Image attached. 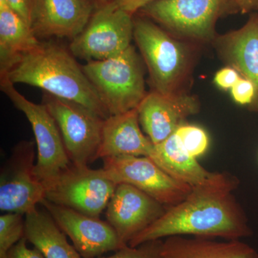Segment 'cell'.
Instances as JSON below:
<instances>
[{"instance_id":"6da1fadb","label":"cell","mask_w":258,"mask_h":258,"mask_svg":"<svg viewBox=\"0 0 258 258\" xmlns=\"http://www.w3.org/2000/svg\"><path fill=\"white\" fill-rule=\"evenodd\" d=\"M238 178L225 184L192 188L181 203L166 208L164 215L129 242L137 247L171 236L240 240L252 235L245 212L234 197Z\"/></svg>"},{"instance_id":"7a4b0ae2","label":"cell","mask_w":258,"mask_h":258,"mask_svg":"<svg viewBox=\"0 0 258 258\" xmlns=\"http://www.w3.org/2000/svg\"><path fill=\"white\" fill-rule=\"evenodd\" d=\"M13 84L23 83L45 93L76 102L102 118L110 116L98 93L71 51L52 41H40L0 76Z\"/></svg>"},{"instance_id":"3957f363","label":"cell","mask_w":258,"mask_h":258,"mask_svg":"<svg viewBox=\"0 0 258 258\" xmlns=\"http://www.w3.org/2000/svg\"><path fill=\"white\" fill-rule=\"evenodd\" d=\"M134 39L147 64L153 91L166 96L187 93L192 46L150 19L134 20Z\"/></svg>"},{"instance_id":"277c9868","label":"cell","mask_w":258,"mask_h":258,"mask_svg":"<svg viewBox=\"0 0 258 258\" xmlns=\"http://www.w3.org/2000/svg\"><path fill=\"white\" fill-rule=\"evenodd\" d=\"M82 69L110 115L136 109L147 96L143 64L132 45L111 58L86 62Z\"/></svg>"},{"instance_id":"5b68a950","label":"cell","mask_w":258,"mask_h":258,"mask_svg":"<svg viewBox=\"0 0 258 258\" xmlns=\"http://www.w3.org/2000/svg\"><path fill=\"white\" fill-rule=\"evenodd\" d=\"M141 11L176 37L209 42L217 37V20L238 9L236 0H155Z\"/></svg>"},{"instance_id":"8992f818","label":"cell","mask_w":258,"mask_h":258,"mask_svg":"<svg viewBox=\"0 0 258 258\" xmlns=\"http://www.w3.org/2000/svg\"><path fill=\"white\" fill-rule=\"evenodd\" d=\"M117 184L103 168L74 165L45 184V200L88 216L100 217L114 193Z\"/></svg>"},{"instance_id":"52a82bcc","label":"cell","mask_w":258,"mask_h":258,"mask_svg":"<svg viewBox=\"0 0 258 258\" xmlns=\"http://www.w3.org/2000/svg\"><path fill=\"white\" fill-rule=\"evenodd\" d=\"M133 38V15L108 1L101 3L86 28L71 40L69 50L86 62L106 60L127 50Z\"/></svg>"},{"instance_id":"ba28073f","label":"cell","mask_w":258,"mask_h":258,"mask_svg":"<svg viewBox=\"0 0 258 258\" xmlns=\"http://www.w3.org/2000/svg\"><path fill=\"white\" fill-rule=\"evenodd\" d=\"M0 88L31 124L37 147L35 173L45 186L71 164L57 123L44 103L29 101L9 80L1 78Z\"/></svg>"},{"instance_id":"9c48e42d","label":"cell","mask_w":258,"mask_h":258,"mask_svg":"<svg viewBox=\"0 0 258 258\" xmlns=\"http://www.w3.org/2000/svg\"><path fill=\"white\" fill-rule=\"evenodd\" d=\"M42 103L57 123L71 162L88 166L96 161L104 118L80 103L45 92Z\"/></svg>"},{"instance_id":"30bf717a","label":"cell","mask_w":258,"mask_h":258,"mask_svg":"<svg viewBox=\"0 0 258 258\" xmlns=\"http://www.w3.org/2000/svg\"><path fill=\"white\" fill-rule=\"evenodd\" d=\"M35 144L23 141L15 146L2 168L0 210L25 215L45 200V185L35 173Z\"/></svg>"},{"instance_id":"8fae6325","label":"cell","mask_w":258,"mask_h":258,"mask_svg":"<svg viewBox=\"0 0 258 258\" xmlns=\"http://www.w3.org/2000/svg\"><path fill=\"white\" fill-rule=\"evenodd\" d=\"M103 169L116 184H128L147 194L164 206H174L192 187L171 177L148 157L121 156L103 159Z\"/></svg>"},{"instance_id":"7c38bea8","label":"cell","mask_w":258,"mask_h":258,"mask_svg":"<svg viewBox=\"0 0 258 258\" xmlns=\"http://www.w3.org/2000/svg\"><path fill=\"white\" fill-rule=\"evenodd\" d=\"M43 205L57 225L69 236L83 258H97L123 248L125 244L108 222L45 200Z\"/></svg>"},{"instance_id":"4fadbf2b","label":"cell","mask_w":258,"mask_h":258,"mask_svg":"<svg viewBox=\"0 0 258 258\" xmlns=\"http://www.w3.org/2000/svg\"><path fill=\"white\" fill-rule=\"evenodd\" d=\"M167 207L128 184H117L106 209L107 222L125 244L164 215Z\"/></svg>"},{"instance_id":"5bb4252c","label":"cell","mask_w":258,"mask_h":258,"mask_svg":"<svg viewBox=\"0 0 258 258\" xmlns=\"http://www.w3.org/2000/svg\"><path fill=\"white\" fill-rule=\"evenodd\" d=\"M139 123L154 144L165 140L184 120L200 109L198 98L188 94L166 96L152 91L147 93L138 108Z\"/></svg>"},{"instance_id":"9a60e30c","label":"cell","mask_w":258,"mask_h":258,"mask_svg":"<svg viewBox=\"0 0 258 258\" xmlns=\"http://www.w3.org/2000/svg\"><path fill=\"white\" fill-rule=\"evenodd\" d=\"M149 158L171 177L192 188L225 184L237 179L230 173L210 172L205 169L186 152L175 133L154 144Z\"/></svg>"},{"instance_id":"2e32d148","label":"cell","mask_w":258,"mask_h":258,"mask_svg":"<svg viewBox=\"0 0 258 258\" xmlns=\"http://www.w3.org/2000/svg\"><path fill=\"white\" fill-rule=\"evenodd\" d=\"M212 42L222 60L253 83L255 97L249 108L258 113V15H252L238 30L217 36Z\"/></svg>"},{"instance_id":"e0dca14e","label":"cell","mask_w":258,"mask_h":258,"mask_svg":"<svg viewBox=\"0 0 258 258\" xmlns=\"http://www.w3.org/2000/svg\"><path fill=\"white\" fill-rule=\"evenodd\" d=\"M93 14L90 0H42L32 30L38 38L72 40L86 28Z\"/></svg>"},{"instance_id":"ac0fdd59","label":"cell","mask_w":258,"mask_h":258,"mask_svg":"<svg viewBox=\"0 0 258 258\" xmlns=\"http://www.w3.org/2000/svg\"><path fill=\"white\" fill-rule=\"evenodd\" d=\"M139 124L137 108L106 118L96 160L121 156L150 157L154 144L142 133Z\"/></svg>"},{"instance_id":"d6986e66","label":"cell","mask_w":258,"mask_h":258,"mask_svg":"<svg viewBox=\"0 0 258 258\" xmlns=\"http://www.w3.org/2000/svg\"><path fill=\"white\" fill-rule=\"evenodd\" d=\"M161 258H258V252L240 240L221 241L189 236L163 240Z\"/></svg>"},{"instance_id":"ffe728a7","label":"cell","mask_w":258,"mask_h":258,"mask_svg":"<svg viewBox=\"0 0 258 258\" xmlns=\"http://www.w3.org/2000/svg\"><path fill=\"white\" fill-rule=\"evenodd\" d=\"M40 42L32 28L10 8L8 0H0V76Z\"/></svg>"},{"instance_id":"44dd1931","label":"cell","mask_w":258,"mask_h":258,"mask_svg":"<svg viewBox=\"0 0 258 258\" xmlns=\"http://www.w3.org/2000/svg\"><path fill=\"white\" fill-rule=\"evenodd\" d=\"M25 217V238L44 257L83 258L47 210L37 208Z\"/></svg>"},{"instance_id":"7402d4cb","label":"cell","mask_w":258,"mask_h":258,"mask_svg":"<svg viewBox=\"0 0 258 258\" xmlns=\"http://www.w3.org/2000/svg\"><path fill=\"white\" fill-rule=\"evenodd\" d=\"M24 215L5 212L0 216V258L25 237Z\"/></svg>"},{"instance_id":"603a6c76","label":"cell","mask_w":258,"mask_h":258,"mask_svg":"<svg viewBox=\"0 0 258 258\" xmlns=\"http://www.w3.org/2000/svg\"><path fill=\"white\" fill-rule=\"evenodd\" d=\"M190 155L198 159L208 150L209 137L207 132L198 125L182 124L174 132Z\"/></svg>"},{"instance_id":"cb8c5ba5","label":"cell","mask_w":258,"mask_h":258,"mask_svg":"<svg viewBox=\"0 0 258 258\" xmlns=\"http://www.w3.org/2000/svg\"><path fill=\"white\" fill-rule=\"evenodd\" d=\"M163 240L149 241L137 246L127 245L115 251L112 255L97 258H161V249Z\"/></svg>"},{"instance_id":"d4e9b609","label":"cell","mask_w":258,"mask_h":258,"mask_svg":"<svg viewBox=\"0 0 258 258\" xmlns=\"http://www.w3.org/2000/svg\"><path fill=\"white\" fill-rule=\"evenodd\" d=\"M12 8L32 28L36 20L42 0H8Z\"/></svg>"},{"instance_id":"484cf974","label":"cell","mask_w":258,"mask_h":258,"mask_svg":"<svg viewBox=\"0 0 258 258\" xmlns=\"http://www.w3.org/2000/svg\"><path fill=\"white\" fill-rule=\"evenodd\" d=\"M231 95L235 103L250 107L255 97V88L249 80L241 77L230 89Z\"/></svg>"},{"instance_id":"4316f807","label":"cell","mask_w":258,"mask_h":258,"mask_svg":"<svg viewBox=\"0 0 258 258\" xmlns=\"http://www.w3.org/2000/svg\"><path fill=\"white\" fill-rule=\"evenodd\" d=\"M242 76L238 71L231 66H227L217 71L214 78L215 85L222 90L231 89Z\"/></svg>"},{"instance_id":"83f0119b","label":"cell","mask_w":258,"mask_h":258,"mask_svg":"<svg viewBox=\"0 0 258 258\" xmlns=\"http://www.w3.org/2000/svg\"><path fill=\"white\" fill-rule=\"evenodd\" d=\"M24 237L15 244L3 258H45L37 249L30 248Z\"/></svg>"},{"instance_id":"f1b7e54d","label":"cell","mask_w":258,"mask_h":258,"mask_svg":"<svg viewBox=\"0 0 258 258\" xmlns=\"http://www.w3.org/2000/svg\"><path fill=\"white\" fill-rule=\"evenodd\" d=\"M115 6L119 9L134 15L139 10L150 4L155 0H110Z\"/></svg>"},{"instance_id":"f546056e","label":"cell","mask_w":258,"mask_h":258,"mask_svg":"<svg viewBox=\"0 0 258 258\" xmlns=\"http://www.w3.org/2000/svg\"><path fill=\"white\" fill-rule=\"evenodd\" d=\"M238 12L247 13L258 9V0H236Z\"/></svg>"},{"instance_id":"4dcf8cb0","label":"cell","mask_w":258,"mask_h":258,"mask_svg":"<svg viewBox=\"0 0 258 258\" xmlns=\"http://www.w3.org/2000/svg\"><path fill=\"white\" fill-rule=\"evenodd\" d=\"M98 1H99L101 3H107V2L110 1V0H98Z\"/></svg>"}]
</instances>
